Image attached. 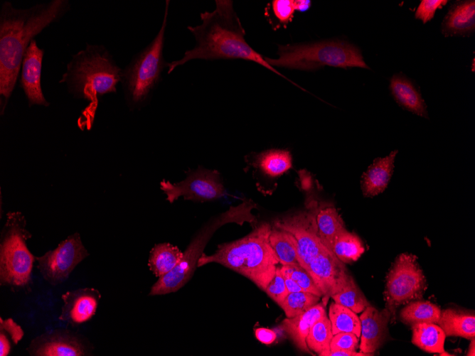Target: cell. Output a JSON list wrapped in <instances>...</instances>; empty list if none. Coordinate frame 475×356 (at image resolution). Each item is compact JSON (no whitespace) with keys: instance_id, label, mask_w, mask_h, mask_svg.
Instances as JSON below:
<instances>
[{"instance_id":"20","label":"cell","mask_w":475,"mask_h":356,"mask_svg":"<svg viewBox=\"0 0 475 356\" xmlns=\"http://www.w3.org/2000/svg\"><path fill=\"white\" fill-rule=\"evenodd\" d=\"M397 150L383 158H375L361 178V190L365 197H374L387 188L391 178Z\"/></svg>"},{"instance_id":"14","label":"cell","mask_w":475,"mask_h":356,"mask_svg":"<svg viewBox=\"0 0 475 356\" xmlns=\"http://www.w3.org/2000/svg\"><path fill=\"white\" fill-rule=\"evenodd\" d=\"M26 350L33 356H85L91 353L92 347L80 335L58 329L36 337Z\"/></svg>"},{"instance_id":"13","label":"cell","mask_w":475,"mask_h":356,"mask_svg":"<svg viewBox=\"0 0 475 356\" xmlns=\"http://www.w3.org/2000/svg\"><path fill=\"white\" fill-rule=\"evenodd\" d=\"M306 270L322 293L325 305L329 298L341 291L352 278L345 264L327 248L309 262Z\"/></svg>"},{"instance_id":"21","label":"cell","mask_w":475,"mask_h":356,"mask_svg":"<svg viewBox=\"0 0 475 356\" xmlns=\"http://www.w3.org/2000/svg\"><path fill=\"white\" fill-rule=\"evenodd\" d=\"M389 87L400 106L417 116L428 118L426 104L411 80L401 74H395L390 79Z\"/></svg>"},{"instance_id":"10","label":"cell","mask_w":475,"mask_h":356,"mask_svg":"<svg viewBox=\"0 0 475 356\" xmlns=\"http://www.w3.org/2000/svg\"><path fill=\"white\" fill-rule=\"evenodd\" d=\"M317 205L316 201H311L306 210L277 220L274 224V227L292 235L296 244L299 264L305 269L309 262L326 248L318 234Z\"/></svg>"},{"instance_id":"28","label":"cell","mask_w":475,"mask_h":356,"mask_svg":"<svg viewBox=\"0 0 475 356\" xmlns=\"http://www.w3.org/2000/svg\"><path fill=\"white\" fill-rule=\"evenodd\" d=\"M441 314L440 308L435 304L415 300L406 304L401 310L400 317L402 322L412 325L420 323H437Z\"/></svg>"},{"instance_id":"25","label":"cell","mask_w":475,"mask_h":356,"mask_svg":"<svg viewBox=\"0 0 475 356\" xmlns=\"http://www.w3.org/2000/svg\"><path fill=\"white\" fill-rule=\"evenodd\" d=\"M252 163L265 176L276 178L292 168V158L288 150L269 149L256 153Z\"/></svg>"},{"instance_id":"33","label":"cell","mask_w":475,"mask_h":356,"mask_svg":"<svg viewBox=\"0 0 475 356\" xmlns=\"http://www.w3.org/2000/svg\"><path fill=\"white\" fill-rule=\"evenodd\" d=\"M331 298L335 303L351 309L356 313H361L366 307L370 306L369 302L355 283L353 277L341 291L333 294Z\"/></svg>"},{"instance_id":"31","label":"cell","mask_w":475,"mask_h":356,"mask_svg":"<svg viewBox=\"0 0 475 356\" xmlns=\"http://www.w3.org/2000/svg\"><path fill=\"white\" fill-rule=\"evenodd\" d=\"M333 336L331 322L326 314L311 328L306 338V345L309 350L320 356H329Z\"/></svg>"},{"instance_id":"30","label":"cell","mask_w":475,"mask_h":356,"mask_svg":"<svg viewBox=\"0 0 475 356\" xmlns=\"http://www.w3.org/2000/svg\"><path fill=\"white\" fill-rule=\"evenodd\" d=\"M329 318L333 335L338 333H353L361 336V320L357 313L351 309L333 302L329 309Z\"/></svg>"},{"instance_id":"15","label":"cell","mask_w":475,"mask_h":356,"mask_svg":"<svg viewBox=\"0 0 475 356\" xmlns=\"http://www.w3.org/2000/svg\"><path fill=\"white\" fill-rule=\"evenodd\" d=\"M45 50L39 48L33 39L27 48L20 70V86L28 104L48 106L41 89L42 62Z\"/></svg>"},{"instance_id":"40","label":"cell","mask_w":475,"mask_h":356,"mask_svg":"<svg viewBox=\"0 0 475 356\" xmlns=\"http://www.w3.org/2000/svg\"><path fill=\"white\" fill-rule=\"evenodd\" d=\"M255 335L260 342L266 345L272 344L277 338L274 330L265 328H256Z\"/></svg>"},{"instance_id":"12","label":"cell","mask_w":475,"mask_h":356,"mask_svg":"<svg viewBox=\"0 0 475 356\" xmlns=\"http://www.w3.org/2000/svg\"><path fill=\"white\" fill-rule=\"evenodd\" d=\"M161 187L170 203L179 197L196 202H206L216 200L225 195V188L219 173L202 168L191 173L179 183H171L163 180Z\"/></svg>"},{"instance_id":"38","label":"cell","mask_w":475,"mask_h":356,"mask_svg":"<svg viewBox=\"0 0 475 356\" xmlns=\"http://www.w3.org/2000/svg\"><path fill=\"white\" fill-rule=\"evenodd\" d=\"M272 10L276 18L282 24L287 25L292 21L296 11L293 0H274L272 1Z\"/></svg>"},{"instance_id":"26","label":"cell","mask_w":475,"mask_h":356,"mask_svg":"<svg viewBox=\"0 0 475 356\" xmlns=\"http://www.w3.org/2000/svg\"><path fill=\"white\" fill-rule=\"evenodd\" d=\"M182 257L183 252L178 247L169 243H161L151 250L148 265L152 273L160 277L172 271Z\"/></svg>"},{"instance_id":"36","label":"cell","mask_w":475,"mask_h":356,"mask_svg":"<svg viewBox=\"0 0 475 356\" xmlns=\"http://www.w3.org/2000/svg\"><path fill=\"white\" fill-rule=\"evenodd\" d=\"M265 292L278 305L283 301L289 292L280 266H277L274 275L266 287Z\"/></svg>"},{"instance_id":"29","label":"cell","mask_w":475,"mask_h":356,"mask_svg":"<svg viewBox=\"0 0 475 356\" xmlns=\"http://www.w3.org/2000/svg\"><path fill=\"white\" fill-rule=\"evenodd\" d=\"M270 246L281 265L299 264L294 240L287 232L273 227L269 236Z\"/></svg>"},{"instance_id":"44","label":"cell","mask_w":475,"mask_h":356,"mask_svg":"<svg viewBox=\"0 0 475 356\" xmlns=\"http://www.w3.org/2000/svg\"><path fill=\"white\" fill-rule=\"evenodd\" d=\"M474 338H471V343L470 344L469 348V352H467L468 356H474L475 355V345H474Z\"/></svg>"},{"instance_id":"23","label":"cell","mask_w":475,"mask_h":356,"mask_svg":"<svg viewBox=\"0 0 475 356\" xmlns=\"http://www.w3.org/2000/svg\"><path fill=\"white\" fill-rule=\"evenodd\" d=\"M316 222L318 234L324 246L332 252V245L337 233L345 228L344 222L333 205H317Z\"/></svg>"},{"instance_id":"9","label":"cell","mask_w":475,"mask_h":356,"mask_svg":"<svg viewBox=\"0 0 475 356\" xmlns=\"http://www.w3.org/2000/svg\"><path fill=\"white\" fill-rule=\"evenodd\" d=\"M426 288V279L417 257L411 254H400L386 278L385 308L394 315L397 307L422 298Z\"/></svg>"},{"instance_id":"1","label":"cell","mask_w":475,"mask_h":356,"mask_svg":"<svg viewBox=\"0 0 475 356\" xmlns=\"http://www.w3.org/2000/svg\"><path fill=\"white\" fill-rule=\"evenodd\" d=\"M70 9L68 0H51L26 9L5 1L0 9L1 112L14 90L24 53L34 37L60 20Z\"/></svg>"},{"instance_id":"17","label":"cell","mask_w":475,"mask_h":356,"mask_svg":"<svg viewBox=\"0 0 475 356\" xmlns=\"http://www.w3.org/2000/svg\"><path fill=\"white\" fill-rule=\"evenodd\" d=\"M361 320L360 352L373 354L383 343L388 333V323L392 317L385 308L378 311L370 305L362 312Z\"/></svg>"},{"instance_id":"42","label":"cell","mask_w":475,"mask_h":356,"mask_svg":"<svg viewBox=\"0 0 475 356\" xmlns=\"http://www.w3.org/2000/svg\"><path fill=\"white\" fill-rule=\"evenodd\" d=\"M284 279L285 285L289 293L303 291L301 287L290 277L282 274Z\"/></svg>"},{"instance_id":"16","label":"cell","mask_w":475,"mask_h":356,"mask_svg":"<svg viewBox=\"0 0 475 356\" xmlns=\"http://www.w3.org/2000/svg\"><path fill=\"white\" fill-rule=\"evenodd\" d=\"M63 305L59 320L73 326L90 320L95 314L101 298L95 288H80L62 295Z\"/></svg>"},{"instance_id":"34","label":"cell","mask_w":475,"mask_h":356,"mask_svg":"<svg viewBox=\"0 0 475 356\" xmlns=\"http://www.w3.org/2000/svg\"><path fill=\"white\" fill-rule=\"evenodd\" d=\"M23 330L12 318H0V355L7 356L11 345H16L23 338Z\"/></svg>"},{"instance_id":"24","label":"cell","mask_w":475,"mask_h":356,"mask_svg":"<svg viewBox=\"0 0 475 356\" xmlns=\"http://www.w3.org/2000/svg\"><path fill=\"white\" fill-rule=\"evenodd\" d=\"M411 326L414 345L427 352L444 353L446 335L437 323H420Z\"/></svg>"},{"instance_id":"6","label":"cell","mask_w":475,"mask_h":356,"mask_svg":"<svg viewBox=\"0 0 475 356\" xmlns=\"http://www.w3.org/2000/svg\"><path fill=\"white\" fill-rule=\"evenodd\" d=\"M26 220L19 212H9L1 233L0 284L14 288H27L36 257L26 246L31 237Z\"/></svg>"},{"instance_id":"3","label":"cell","mask_w":475,"mask_h":356,"mask_svg":"<svg viewBox=\"0 0 475 356\" xmlns=\"http://www.w3.org/2000/svg\"><path fill=\"white\" fill-rule=\"evenodd\" d=\"M271 229L269 223H261L246 236L219 245L213 254L203 253L197 267L220 264L245 276L265 291L279 264L269 242Z\"/></svg>"},{"instance_id":"5","label":"cell","mask_w":475,"mask_h":356,"mask_svg":"<svg viewBox=\"0 0 475 356\" xmlns=\"http://www.w3.org/2000/svg\"><path fill=\"white\" fill-rule=\"evenodd\" d=\"M277 54L279 57L275 59L265 58L272 67L307 71L324 66L370 69L358 47L340 40L278 45Z\"/></svg>"},{"instance_id":"4","label":"cell","mask_w":475,"mask_h":356,"mask_svg":"<svg viewBox=\"0 0 475 356\" xmlns=\"http://www.w3.org/2000/svg\"><path fill=\"white\" fill-rule=\"evenodd\" d=\"M122 72L104 45L86 43L72 55L59 83L75 97L88 101L90 111H94L100 97L117 92Z\"/></svg>"},{"instance_id":"39","label":"cell","mask_w":475,"mask_h":356,"mask_svg":"<svg viewBox=\"0 0 475 356\" xmlns=\"http://www.w3.org/2000/svg\"><path fill=\"white\" fill-rule=\"evenodd\" d=\"M447 2V0H422L416 10L415 17L425 23L432 20L436 11L442 9Z\"/></svg>"},{"instance_id":"37","label":"cell","mask_w":475,"mask_h":356,"mask_svg":"<svg viewBox=\"0 0 475 356\" xmlns=\"http://www.w3.org/2000/svg\"><path fill=\"white\" fill-rule=\"evenodd\" d=\"M359 338L353 333H338L333 335L331 342V351H356L358 347Z\"/></svg>"},{"instance_id":"22","label":"cell","mask_w":475,"mask_h":356,"mask_svg":"<svg viewBox=\"0 0 475 356\" xmlns=\"http://www.w3.org/2000/svg\"><path fill=\"white\" fill-rule=\"evenodd\" d=\"M446 336H456L471 339L475 336V316L474 313L452 308L441 311L437 323Z\"/></svg>"},{"instance_id":"18","label":"cell","mask_w":475,"mask_h":356,"mask_svg":"<svg viewBox=\"0 0 475 356\" xmlns=\"http://www.w3.org/2000/svg\"><path fill=\"white\" fill-rule=\"evenodd\" d=\"M475 30V1H457L452 4L442 23L445 37L470 36Z\"/></svg>"},{"instance_id":"2","label":"cell","mask_w":475,"mask_h":356,"mask_svg":"<svg viewBox=\"0 0 475 356\" xmlns=\"http://www.w3.org/2000/svg\"><path fill=\"white\" fill-rule=\"evenodd\" d=\"M215 6L214 11L201 14L202 23L200 25L188 26L195 37L196 45L186 51L182 58L168 63L169 74L191 60L242 59L256 63L302 89L269 65L265 58L247 43L245 30L232 1L216 0Z\"/></svg>"},{"instance_id":"8","label":"cell","mask_w":475,"mask_h":356,"mask_svg":"<svg viewBox=\"0 0 475 356\" xmlns=\"http://www.w3.org/2000/svg\"><path fill=\"white\" fill-rule=\"evenodd\" d=\"M252 207L251 202H245L238 206L230 207L212 222L205 225L183 252L179 264L172 271L159 277L158 281L151 286L149 295H164L181 288L193 276L198 261L213 233L227 222H235L241 225L245 221L254 220V216L250 212Z\"/></svg>"},{"instance_id":"27","label":"cell","mask_w":475,"mask_h":356,"mask_svg":"<svg viewBox=\"0 0 475 356\" xmlns=\"http://www.w3.org/2000/svg\"><path fill=\"white\" fill-rule=\"evenodd\" d=\"M365 252V246L361 238L346 228L339 231L334 237L332 252L343 263L350 264L357 261Z\"/></svg>"},{"instance_id":"41","label":"cell","mask_w":475,"mask_h":356,"mask_svg":"<svg viewBox=\"0 0 475 356\" xmlns=\"http://www.w3.org/2000/svg\"><path fill=\"white\" fill-rule=\"evenodd\" d=\"M373 354L364 353L356 351L336 350L330 351L329 356H370Z\"/></svg>"},{"instance_id":"7","label":"cell","mask_w":475,"mask_h":356,"mask_svg":"<svg viewBox=\"0 0 475 356\" xmlns=\"http://www.w3.org/2000/svg\"><path fill=\"white\" fill-rule=\"evenodd\" d=\"M169 8V1H166L163 22L158 33L122 70L120 82L127 99L133 104H139L149 97L160 82L163 70L167 67L163 50Z\"/></svg>"},{"instance_id":"19","label":"cell","mask_w":475,"mask_h":356,"mask_svg":"<svg viewBox=\"0 0 475 356\" xmlns=\"http://www.w3.org/2000/svg\"><path fill=\"white\" fill-rule=\"evenodd\" d=\"M325 306L323 302H319L301 314L285 318L279 325L280 329L289 336L299 350L310 352L306 338L314 323L326 314Z\"/></svg>"},{"instance_id":"11","label":"cell","mask_w":475,"mask_h":356,"mask_svg":"<svg viewBox=\"0 0 475 356\" xmlns=\"http://www.w3.org/2000/svg\"><path fill=\"white\" fill-rule=\"evenodd\" d=\"M88 256L80 234L76 232L61 242L55 249L36 259L43 278L55 286L64 282L75 266Z\"/></svg>"},{"instance_id":"43","label":"cell","mask_w":475,"mask_h":356,"mask_svg":"<svg viewBox=\"0 0 475 356\" xmlns=\"http://www.w3.org/2000/svg\"><path fill=\"white\" fill-rule=\"evenodd\" d=\"M311 4V3L310 1H304V0L294 1L296 10L301 12L307 11L310 8Z\"/></svg>"},{"instance_id":"35","label":"cell","mask_w":475,"mask_h":356,"mask_svg":"<svg viewBox=\"0 0 475 356\" xmlns=\"http://www.w3.org/2000/svg\"><path fill=\"white\" fill-rule=\"evenodd\" d=\"M280 270L282 274L292 279L304 291L322 297V293L316 286L311 275L299 264L282 265Z\"/></svg>"},{"instance_id":"32","label":"cell","mask_w":475,"mask_h":356,"mask_svg":"<svg viewBox=\"0 0 475 356\" xmlns=\"http://www.w3.org/2000/svg\"><path fill=\"white\" fill-rule=\"evenodd\" d=\"M320 298L314 293L304 291L292 292L288 293L279 306L287 318H292L317 304Z\"/></svg>"}]
</instances>
